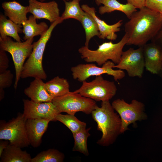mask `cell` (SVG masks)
<instances>
[{
    "mask_svg": "<svg viewBox=\"0 0 162 162\" xmlns=\"http://www.w3.org/2000/svg\"><path fill=\"white\" fill-rule=\"evenodd\" d=\"M50 120L45 119H27L26 122L27 136L30 144L36 148L42 142V138L46 130Z\"/></svg>",
    "mask_w": 162,
    "mask_h": 162,
    "instance_id": "cell-15",
    "label": "cell"
},
{
    "mask_svg": "<svg viewBox=\"0 0 162 162\" xmlns=\"http://www.w3.org/2000/svg\"><path fill=\"white\" fill-rule=\"evenodd\" d=\"M116 64L112 61L108 60L99 67L94 64H80L71 68L73 79L82 82L92 76H98L106 74L112 76L116 82L125 76L124 72L122 70H114Z\"/></svg>",
    "mask_w": 162,
    "mask_h": 162,
    "instance_id": "cell-10",
    "label": "cell"
},
{
    "mask_svg": "<svg viewBox=\"0 0 162 162\" xmlns=\"http://www.w3.org/2000/svg\"><path fill=\"white\" fill-rule=\"evenodd\" d=\"M6 52L0 50V73L7 70L9 67V61Z\"/></svg>",
    "mask_w": 162,
    "mask_h": 162,
    "instance_id": "cell-31",
    "label": "cell"
},
{
    "mask_svg": "<svg viewBox=\"0 0 162 162\" xmlns=\"http://www.w3.org/2000/svg\"><path fill=\"white\" fill-rule=\"evenodd\" d=\"M95 2L98 5H103L99 8V13L101 15L118 11L124 13L130 19L133 14L137 10L131 4L128 3L123 4L117 0H95Z\"/></svg>",
    "mask_w": 162,
    "mask_h": 162,
    "instance_id": "cell-19",
    "label": "cell"
},
{
    "mask_svg": "<svg viewBox=\"0 0 162 162\" xmlns=\"http://www.w3.org/2000/svg\"><path fill=\"white\" fill-rule=\"evenodd\" d=\"M111 104L121 118V133L128 130V127L130 124H134L136 121L145 120L147 118L144 112V104L136 100H133L130 103L128 104L123 99H118Z\"/></svg>",
    "mask_w": 162,
    "mask_h": 162,
    "instance_id": "cell-8",
    "label": "cell"
},
{
    "mask_svg": "<svg viewBox=\"0 0 162 162\" xmlns=\"http://www.w3.org/2000/svg\"><path fill=\"white\" fill-rule=\"evenodd\" d=\"M128 40V37L125 34L116 43H113L111 41L104 42L99 45L98 48L95 50H90L85 46L80 48L78 52L81 58L87 62H95L98 65L101 66L111 60L116 64L120 60L123 49L127 45Z\"/></svg>",
    "mask_w": 162,
    "mask_h": 162,
    "instance_id": "cell-4",
    "label": "cell"
},
{
    "mask_svg": "<svg viewBox=\"0 0 162 162\" xmlns=\"http://www.w3.org/2000/svg\"><path fill=\"white\" fill-rule=\"evenodd\" d=\"M21 148L9 143L0 157V162H31L30 154Z\"/></svg>",
    "mask_w": 162,
    "mask_h": 162,
    "instance_id": "cell-21",
    "label": "cell"
},
{
    "mask_svg": "<svg viewBox=\"0 0 162 162\" xmlns=\"http://www.w3.org/2000/svg\"><path fill=\"white\" fill-rule=\"evenodd\" d=\"M13 77V74L8 70L0 73V89L10 87L12 84Z\"/></svg>",
    "mask_w": 162,
    "mask_h": 162,
    "instance_id": "cell-29",
    "label": "cell"
},
{
    "mask_svg": "<svg viewBox=\"0 0 162 162\" xmlns=\"http://www.w3.org/2000/svg\"><path fill=\"white\" fill-rule=\"evenodd\" d=\"M52 102L61 112L73 115L78 112L90 114L98 106L94 100L74 92L54 98Z\"/></svg>",
    "mask_w": 162,
    "mask_h": 162,
    "instance_id": "cell-7",
    "label": "cell"
},
{
    "mask_svg": "<svg viewBox=\"0 0 162 162\" xmlns=\"http://www.w3.org/2000/svg\"><path fill=\"white\" fill-rule=\"evenodd\" d=\"M12 1H16V0H12Z\"/></svg>",
    "mask_w": 162,
    "mask_h": 162,
    "instance_id": "cell-39",
    "label": "cell"
},
{
    "mask_svg": "<svg viewBox=\"0 0 162 162\" xmlns=\"http://www.w3.org/2000/svg\"><path fill=\"white\" fill-rule=\"evenodd\" d=\"M34 38L28 39L23 42L13 41L11 38L0 37V50L9 52L11 55L15 71L14 85L16 88L20 78L22 68L25 60L30 56L33 47Z\"/></svg>",
    "mask_w": 162,
    "mask_h": 162,
    "instance_id": "cell-5",
    "label": "cell"
},
{
    "mask_svg": "<svg viewBox=\"0 0 162 162\" xmlns=\"http://www.w3.org/2000/svg\"><path fill=\"white\" fill-rule=\"evenodd\" d=\"M63 1H72V0H63ZM78 0L79 1H80L82 0Z\"/></svg>",
    "mask_w": 162,
    "mask_h": 162,
    "instance_id": "cell-37",
    "label": "cell"
},
{
    "mask_svg": "<svg viewBox=\"0 0 162 162\" xmlns=\"http://www.w3.org/2000/svg\"><path fill=\"white\" fill-rule=\"evenodd\" d=\"M36 20L33 15H31L22 24V32L24 34L23 39L24 40L34 38L37 36H41L48 29L49 27L45 22H41L38 23Z\"/></svg>",
    "mask_w": 162,
    "mask_h": 162,
    "instance_id": "cell-20",
    "label": "cell"
},
{
    "mask_svg": "<svg viewBox=\"0 0 162 162\" xmlns=\"http://www.w3.org/2000/svg\"><path fill=\"white\" fill-rule=\"evenodd\" d=\"M114 110L109 101H104L100 107L97 106L91 113L97 123V130L102 133L97 142L100 145L107 146L112 144L121 134V118Z\"/></svg>",
    "mask_w": 162,
    "mask_h": 162,
    "instance_id": "cell-2",
    "label": "cell"
},
{
    "mask_svg": "<svg viewBox=\"0 0 162 162\" xmlns=\"http://www.w3.org/2000/svg\"><path fill=\"white\" fill-rule=\"evenodd\" d=\"M40 1L41 2H44V1L46 0H38Z\"/></svg>",
    "mask_w": 162,
    "mask_h": 162,
    "instance_id": "cell-38",
    "label": "cell"
},
{
    "mask_svg": "<svg viewBox=\"0 0 162 162\" xmlns=\"http://www.w3.org/2000/svg\"><path fill=\"white\" fill-rule=\"evenodd\" d=\"M142 47L146 69L158 74L162 67V48L154 42L146 44Z\"/></svg>",
    "mask_w": 162,
    "mask_h": 162,
    "instance_id": "cell-14",
    "label": "cell"
},
{
    "mask_svg": "<svg viewBox=\"0 0 162 162\" xmlns=\"http://www.w3.org/2000/svg\"><path fill=\"white\" fill-rule=\"evenodd\" d=\"M4 89H0V100L1 101L4 98Z\"/></svg>",
    "mask_w": 162,
    "mask_h": 162,
    "instance_id": "cell-35",
    "label": "cell"
},
{
    "mask_svg": "<svg viewBox=\"0 0 162 162\" xmlns=\"http://www.w3.org/2000/svg\"><path fill=\"white\" fill-rule=\"evenodd\" d=\"M56 120L65 125L73 134L86 128V123L78 119L74 115H63L60 113L56 116Z\"/></svg>",
    "mask_w": 162,
    "mask_h": 162,
    "instance_id": "cell-27",
    "label": "cell"
},
{
    "mask_svg": "<svg viewBox=\"0 0 162 162\" xmlns=\"http://www.w3.org/2000/svg\"><path fill=\"white\" fill-rule=\"evenodd\" d=\"M117 88L113 81L104 80L101 75L90 82H82L81 86L74 91L96 101H109L116 94Z\"/></svg>",
    "mask_w": 162,
    "mask_h": 162,
    "instance_id": "cell-6",
    "label": "cell"
},
{
    "mask_svg": "<svg viewBox=\"0 0 162 162\" xmlns=\"http://www.w3.org/2000/svg\"><path fill=\"white\" fill-rule=\"evenodd\" d=\"M159 32L160 33L158 39L159 41L160 44L159 45L162 48V28Z\"/></svg>",
    "mask_w": 162,
    "mask_h": 162,
    "instance_id": "cell-34",
    "label": "cell"
},
{
    "mask_svg": "<svg viewBox=\"0 0 162 162\" xmlns=\"http://www.w3.org/2000/svg\"><path fill=\"white\" fill-rule=\"evenodd\" d=\"M46 89L53 98L62 96L69 92L70 85L66 79L58 76L45 83Z\"/></svg>",
    "mask_w": 162,
    "mask_h": 162,
    "instance_id": "cell-23",
    "label": "cell"
},
{
    "mask_svg": "<svg viewBox=\"0 0 162 162\" xmlns=\"http://www.w3.org/2000/svg\"><path fill=\"white\" fill-rule=\"evenodd\" d=\"M28 12L37 19H45L51 23L59 19L60 10L57 3L54 1L44 2L38 0H29Z\"/></svg>",
    "mask_w": 162,
    "mask_h": 162,
    "instance_id": "cell-13",
    "label": "cell"
},
{
    "mask_svg": "<svg viewBox=\"0 0 162 162\" xmlns=\"http://www.w3.org/2000/svg\"><path fill=\"white\" fill-rule=\"evenodd\" d=\"M145 7L161 13L162 0H145Z\"/></svg>",
    "mask_w": 162,
    "mask_h": 162,
    "instance_id": "cell-30",
    "label": "cell"
},
{
    "mask_svg": "<svg viewBox=\"0 0 162 162\" xmlns=\"http://www.w3.org/2000/svg\"><path fill=\"white\" fill-rule=\"evenodd\" d=\"M10 143L8 140H0V157L4 151Z\"/></svg>",
    "mask_w": 162,
    "mask_h": 162,
    "instance_id": "cell-33",
    "label": "cell"
},
{
    "mask_svg": "<svg viewBox=\"0 0 162 162\" xmlns=\"http://www.w3.org/2000/svg\"><path fill=\"white\" fill-rule=\"evenodd\" d=\"M2 6L5 15L16 23L21 25L28 19V6L22 5L16 1L4 2Z\"/></svg>",
    "mask_w": 162,
    "mask_h": 162,
    "instance_id": "cell-18",
    "label": "cell"
},
{
    "mask_svg": "<svg viewBox=\"0 0 162 162\" xmlns=\"http://www.w3.org/2000/svg\"><path fill=\"white\" fill-rule=\"evenodd\" d=\"M63 21L60 18L51 23L46 32L40 37L36 42L33 43L32 52L24 63L21 73L20 78L29 77L39 78L46 80L47 75L44 70L42 60L46 45L50 39L54 29Z\"/></svg>",
    "mask_w": 162,
    "mask_h": 162,
    "instance_id": "cell-3",
    "label": "cell"
},
{
    "mask_svg": "<svg viewBox=\"0 0 162 162\" xmlns=\"http://www.w3.org/2000/svg\"><path fill=\"white\" fill-rule=\"evenodd\" d=\"M21 25L14 22L6 16L0 15V37L9 36L13 38L16 41L21 42V39L19 34L22 32Z\"/></svg>",
    "mask_w": 162,
    "mask_h": 162,
    "instance_id": "cell-22",
    "label": "cell"
},
{
    "mask_svg": "<svg viewBox=\"0 0 162 162\" xmlns=\"http://www.w3.org/2000/svg\"><path fill=\"white\" fill-rule=\"evenodd\" d=\"M64 158V154L57 150L49 149L38 154L31 162H62Z\"/></svg>",
    "mask_w": 162,
    "mask_h": 162,
    "instance_id": "cell-28",
    "label": "cell"
},
{
    "mask_svg": "<svg viewBox=\"0 0 162 162\" xmlns=\"http://www.w3.org/2000/svg\"><path fill=\"white\" fill-rule=\"evenodd\" d=\"M43 80L35 78L24 90V94L31 100L37 103L52 102L53 98L47 92Z\"/></svg>",
    "mask_w": 162,
    "mask_h": 162,
    "instance_id": "cell-17",
    "label": "cell"
},
{
    "mask_svg": "<svg viewBox=\"0 0 162 162\" xmlns=\"http://www.w3.org/2000/svg\"><path fill=\"white\" fill-rule=\"evenodd\" d=\"M81 7L84 11L90 14L96 21L98 28L99 33L98 37L102 39L106 38L111 40L116 39L117 35L116 33L120 30L122 20H119L113 24L109 25L97 16L94 8L90 7L86 4L82 5Z\"/></svg>",
    "mask_w": 162,
    "mask_h": 162,
    "instance_id": "cell-16",
    "label": "cell"
},
{
    "mask_svg": "<svg viewBox=\"0 0 162 162\" xmlns=\"http://www.w3.org/2000/svg\"><path fill=\"white\" fill-rule=\"evenodd\" d=\"M90 128H85L73 134L74 140L73 151L79 152L86 156L89 154L87 146V140L90 135L89 131Z\"/></svg>",
    "mask_w": 162,
    "mask_h": 162,
    "instance_id": "cell-26",
    "label": "cell"
},
{
    "mask_svg": "<svg viewBox=\"0 0 162 162\" xmlns=\"http://www.w3.org/2000/svg\"><path fill=\"white\" fill-rule=\"evenodd\" d=\"M158 74L159 75V76L161 78L162 80V68H161L160 70V71Z\"/></svg>",
    "mask_w": 162,
    "mask_h": 162,
    "instance_id": "cell-36",
    "label": "cell"
},
{
    "mask_svg": "<svg viewBox=\"0 0 162 162\" xmlns=\"http://www.w3.org/2000/svg\"><path fill=\"white\" fill-rule=\"evenodd\" d=\"M127 3L133 6L136 8L140 9L145 7V0H127Z\"/></svg>",
    "mask_w": 162,
    "mask_h": 162,
    "instance_id": "cell-32",
    "label": "cell"
},
{
    "mask_svg": "<svg viewBox=\"0 0 162 162\" xmlns=\"http://www.w3.org/2000/svg\"><path fill=\"white\" fill-rule=\"evenodd\" d=\"M161 14H162V13H161Z\"/></svg>",
    "mask_w": 162,
    "mask_h": 162,
    "instance_id": "cell-40",
    "label": "cell"
},
{
    "mask_svg": "<svg viewBox=\"0 0 162 162\" xmlns=\"http://www.w3.org/2000/svg\"><path fill=\"white\" fill-rule=\"evenodd\" d=\"M162 28V14L145 7L134 12L124 25L127 45L142 46L157 35Z\"/></svg>",
    "mask_w": 162,
    "mask_h": 162,
    "instance_id": "cell-1",
    "label": "cell"
},
{
    "mask_svg": "<svg viewBox=\"0 0 162 162\" xmlns=\"http://www.w3.org/2000/svg\"><path fill=\"white\" fill-rule=\"evenodd\" d=\"M145 67L142 46L137 49L130 48L123 51L120 60L113 68L125 70L129 76L141 78Z\"/></svg>",
    "mask_w": 162,
    "mask_h": 162,
    "instance_id": "cell-11",
    "label": "cell"
},
{
    "mask_svg": "<svg viewBox=\"0 0 162 162\" xmlns=\"http://www.w3.org/2000/svg\"><path fill=\"white\" fill-rule=\"evenodd\" d=\"M23 114L27 119L42 118L55 121L61 113L52 102L37 103L28 99H23Z\"/></svg>",
    "mask_w": 162,
    "mask_h": 162,
    "instance_id": "cell-12",
    "label": "cell"
},
{
    "mask_svg": "<svg viewBox=\"0 0 162 162\" xmlns=\"http://www.w3.org/2000/svg\"><path fill=\"white\" fill-rule=\"evenodd\" d=\"M80 22L85 31V46L88 47L89 43L91 39L95 36L99 37V35L97 24L93 17L86 12Z\"/></svg>",
    "mask_w": 162,
    "mask_h": 162,
    "instance_id": "cell-24",
    "label": "cell"
},
{
    "mask_svg": "<svg viewBox=\"0 0 162 162\" xmlns=\"http://www.w3.org/2000/svg\"><path fill=\"white\" fill-rule=\"evenodd\" d=\"M23 114L8 122L1 121L0 125V140H8L10 143L22 148L30 144L26 134V122Z\"/></svg>",
    "mask_w": 162,
    "mask_h": 162,
    "instance_id": "cell-9",
    "label": "cell"
},
{
    "mask_svg": "<svg viewBox=\"0 0 162 162\" xmlns=\"http://www.w3.org/2000/svg\"><path fill=\"white\" fill-rule=\"evenodd\" d=\"M63 1L64 3L65 8L60 16L61 19L63 21L72 18L80 22L85 12L80 6V1L76 0Z\"/></svg>",
    "mask_w": 162,
    "mask_h": 162,
    "instance_id": "cell-25",
    "label": "cell"
}]
</instances>
